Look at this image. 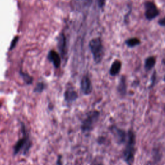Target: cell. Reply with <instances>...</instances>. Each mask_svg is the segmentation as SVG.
<instances>
[{"label":"cell","instance_id":"obj_1","mask_svg":"<svg viewBox=\"0 0 165 165\" xmlns=\"http://www.w3.org/2000/svg\"><path fill=\"white\" fill-rule=\"evenodd\" d=\"M136 135L132 130H129L126 137V145L122 153L125 162L128 165H133L136 153Z\"/></svg>","mask_w":165,"mask_h":165},{"label":"cell","instance_id":"obj_2","mask_svg":"<svg viewBox=\"0 0 165 165\" xmlns=\"http://www.w3.org/2000/svg\"><path fill=\"white\" fill-rule=\"evenodd\" d=\"M100 114L97 110H93L87 114L86 117L82 121L81 129L83 133H89L93 130L99 120Z\"/></svg>","mask_w":165,"mask_h":165},{"label":"cell","instance_id":"obj_3","mask_svg":"<svg viewBox=\"0 0 165 165\" xmlns=\"http://www.w3.org/2000/svg\"><path fill=\"white\" fill-rule=\"evenodd\" d=\"M21 126H22V128H21L22 132L23 133V136L21 139H20L17 142L16 145L14 146V155H16L17 153H18L21 150H23L24 154H26V153L29 151L30 147H31V142H30L28 133H26L25 126L23 124H22Z\"/></svg>","mask_w":165,"mask_h":165},{"label":"cell","instance_id":"obj_4","mask_svg":"<svg viewBox=\"0 0 165 165\" xmlns=\"http://www.w3.org/2000/svg\"><path fill=\"white\" fill-rule=\"evenodd\" d=\"M89 47L92 54L93 55L94 61L99 63L103 57V46L100 38H95L90 41Z\"/></svg>","mask_w":165,"mask_h":165},{"label":"cell","instance_id":"obj_5","mask_svg":"<svg viewBox=\"0 0 165 165\" xmlns=\"http://www.w3.org/2000/svg\"><path fill=\"white\" fill-rule=\"evenodd\" d=\"M145 16L148 20H152L159 16V11L156 5L151 1L145 3Z\"/></svg>","mask_w":165,"mask_h":165},{"label":"cell","instance_id":"obj_6","mask_svg":"<svg viewBox=\"0 0 165 165\" xmlns=\"http://www.w3.org/2000/svg\"><path fill=\"white\" fill-rule=\"evenodd\" d=\"M111 131H112L114 139L117 144H122L125 143L127 134L123 130L119 128L116 126H114L111 128Z\"/></svg>","mask_w":165,"mask_h":165},{"label":"cell","instance_id":"obj_7","mask_svg":"<svg viewBox=\"0 0 165 165\" xmlns=\"http://www.w3.org/2000/svg\"><path fill=\"white\" fill-rule=\"evenodd\" d=\"M81 90L85 95H89L92 91V85L88 76H85L81 81Z\"/></svg>","mask_w":165,"mask_h":165},{"label":"cell","instance_id":"obj_8","mask_svg":"<svg viewBox=\"0 0 165 165\" xmlns=\"http://www.w3.org/2000/svg\"><path fill=\"white\" fill-rule=\"evenodd\" d=\"M48 59L53 63L55 68H58L61 66V57L54 51H51L48 53Z\"/></svg>","mask_w":165,"mask_h":165},{"label":"cell","instance_id":"obj_9","mask_svg":"<svg viewBox=\"0 0 165 165\" xmlns=\"http://www.w3.org/2000/svg\"><path fill=\"white\" fill-rule=\"evenodd\" d=\"M57 43H58V48L60 51L61 54L64 56L67 52V41L66 37L63 34H61L57 39Z\"/></svg>","mask_w":165,"mask_h":165},{"label":"cell","instance_id":"obj_10","mask_svg":"<svg viewBox=\"0 0 165 165\" xmlns=\"http://www.w3.org/2000/svg\"><path fill=\"white\" fill-rule=\"evenodd\" d=\"M78 94L73 90H67L65 91L64 94L65 100L68 103L75 101L78 99Z\"/></svg>","mask_w":165,"mask_h":165},{"label":"cell","instance_id":"obj_11","mask_svg":"<svg viewBox=\"0 0 165 165\" xmlns=\"http://www.w3.org/2000/svg\"><path fill=\"white\" fill-rule=\"evenodd\" d=\"M117 91L121 96H125L126 94V83L125 76H122L120 81L118 84Z\"/></svg>","mask_w":165,"mask_h":165},{"label":"cell","instance_id":"obj_12","mask_svg":"<svg viewBox=\"0 0 165 165\" xmlns=\"http://www.w3.org/2000/svg\"><path fill=\"white\" fill-rule=\"evenodd\" d=\"M121 68V62L120 61L116 60L112 63L110 70V74L111 76H115L117 75L120 72Z\"/></svg>","mask_w":165,"mask_h":165},{"label":"cell","instance_id":"obj_13","mask_svg":"<svg viewBox=\"0 0 165 165\" xmlns=\"http://www.w3.org/2000/svg\"><path fill=\"white\" fill-rule=\"evenodd\" d=\"M155 58L154 57H149L146 59L145 64H144V68L147 71H149L153 68L155 66Z\"/></svg>","mask_w":165,"mask_h":165},{"label":"cell","instance_id":"obj_14","mask_svg":"<svg viewBox=\"0 0 165 165\" xmlns=\"http://www.w3.org/2000/svg\"><path fill=\"white\" fill-rule=\"evenodd\" d=\"M125 43H126V45H127L128 47L132 48L136 47V46L139 45L141 43V41L139 39H138V38L133 37V38H130V39H128L126 41Z\"/></svg>","mask_w":165,"mask_h":165},{"label":"cell","instance_id":"obj_15","mask_svg":"<svg viewBox=\"0 0 165 165\" xmlns=\"http://www.w3.org/2000/svg\"><path fill=\"white\" fill-rule=\"evenodd\" d=\"M92 3V0H77V4L81 8H89Z\"/></svg>","mask_w":165,"mask_h":165},{"label":"cell","instance_id":"obj_16","mask_svg":"<svg viewBox=\"0 0 165 165\" xmlns=\"http://www.w3.org/2000/svg\"><path fill=\"white\" fill-rule=\"evenodd\" d=\"M20 74L26 84L30 85V84L32 83V78L31 76H30L28 74L23 72H20Z\"/></svg>","mask_w":165,"mask_h":165},{"label":"cell","instance_id":"obj_17","mask_svg":"<svg viewBox=\"0 0 165 165\" xmlns=\"http://www.w3.org/2000/svg\"><path fill=\"white\" fill-rule=\"evenodd\" d=\"M45 86L43 83H41V82L38 83L36 85L35 89H34V92L37 93H41L45 89Z\"/></svg>","mask_w":165,"mask_h":165},{"label":"cell","instance_id":"obj_18","mask_svg":"<svg viewBox=\"0 0 165 165\" xmlns=\"http://www.w3.org/2000/svg\"><path fill=\"white\" fill-rule=\"evenodd\" d=\"M19 40V37L18 36H16V37H15L12 41V43H11V45H10V51H12V50L16 47V43H17V42Z\"/></svg>","mask_w":165,"mask_h":165},{"label":"cell","instance_id":"obj_19","mask_svg":"<svg viewBox=\"0 0 165 165\" xmlns=\"http://www.w3.org/2000/svg\"><path fill=\"white\" fill-rule=\"evenodd\" d=\"M151 79H152V84H151L150 88L153 87V86H154V85H155V80H156V72H155V71L153 73V75L152 76Z\"/></svg>","mask_w":165,"mask_h":165},{"label":"cell","instance_id":"obj_20","mask_svg":"<svg viewBox=\"0 0 165 165\" xmlns=\"http://www.w3.org/2000/svg\"><path fill=\"white\" fill-rule=\"evenodd\" d=\"M98 5L99 8H103L105 4V0H97Z\"/></svg>","mask_w":165,"mask_h":165},{"label":"cell","instance_id":"obj_21","mask_svg":"<svg viewBox=\"0 0 165 165\" xmlns=\"http://www.w3.org/2000/svg\"><path fill=\"white\" fill-rule=\"evenodd\" d=\"M159 24L162 26H164L165 25V19H164V18H162L161 20H160L159 21Z\"/></svg>","mask_w":165,"mask_h":165},{"label":"cell","instance_id":"obj_22","mask_svg":"<svg viewBox=\"0 0 165 165\" xmlns=\"http://www.w3.org/2000/svg\"><path fill=\"white\" fill-rule=\"evenodd\" d=\"M60 157H61V156H59V157H58V160H57V165H61V164H62L61 163Z\"/></svg>","mask_w":165,"mask_h":165}]
</instances>
